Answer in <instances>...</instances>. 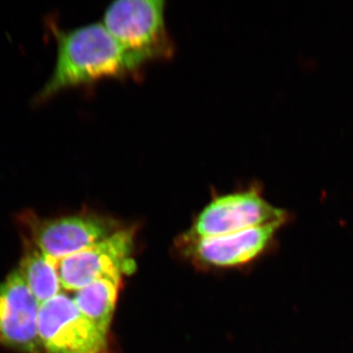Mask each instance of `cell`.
I'll return each mask as SVG.
<instances>
[{"instance_id":"1","label":"cell","mask_w":353,"mask_h":353,"mask_svg":"<svg viewBox=\"0 0 353 353\" xmlns=\"http://www.w3.org/2000/svg\"><path fill=\"white\" fill-rule=\"evenodd\" d=\"M48 26L57 41V60L50 78L32 99L34 105L69 88L137 75L148 64L125 50L101 22L71 30L61 29L54 21H48Z\"/></svg>"},{"instance_id":"2","label":"cell","mask_w":353,"mask_h":353,"mask_svg":"<svg viewBox=\"0 0 353 353\" xmlns=\"http://www.w3.org/2000/svg\"><path fill=\"white\" fill-rule=\"evenodd\" d=\"M101 24L125 50L146 63L173 57L175 46L167 30L163 0H116L104 11Z\"/></svg>"},{"instance_id":"3","label":"cell","mask_w":353,"mask_h":353,"mask_svg":"<svg viewBox=\"0 0 353 353\" xmlns=\"http://www.w3.org/2000/svg\"><path fill=\"white\" fill-rule=\"evenodd\" d=\"M32 240L43 254L54 261L92 248L119 231V223L94 212L43 219L32 213L23 215Z\"/></svg>"},{"instance_id":"4","label":"cell","mask_w":353,"mask_h":353,"mask_svg":"<svg viewBox=\"0 0 353 353\" xmlns=\"http://www.w3.org/2000/svg\"><path fill=\"white\" fill-rule=\"evenodd\" d=\"M287 214L265 201L259 190L216 196L197 216L189 233L192 241L238 233L252 228L284 224Z\"/></svg>"},{"instance_id":"5","label":"cell","mask_w":353,"mask_h":353,"mask_svg":"<svg viewBox=\"0 0 353 353\" xmlns=\"http://www.w3.org/2000/svg\"><path fill=\"white\" fill-rule=\"evenodd\" d=\"M38 329L41 347L50 353H109L108 334L85 317L66 294L41 304Z\"/></svg>"},{"instance_id":"6","label":"cell","mask_w":353,"mask_h":353,"mask_svg":"<svg viewBox=\"0 0 353 353\" xmlns=\"http://www.w3.org/2000/svg\"><path fill=\"white\" fill-rule=\"evenodd\" d=\"M132 246L134 230L121 228L97 245L59 260L57 267L61 287L77 292L106 276L127 272L132 268Z\"/></svg>"},{"instance_id":"7","label":"cell","mask_w":353,"mask_h":353,"mask_svg":"<svg viewBox=\"0 0 353 353\" xmlns=\"http://www.w3.org/2000/svg\"><path fill=\"white\" fill-rule=\"evenodd\" d=\"M39 304L19 272L0 283V343L24 353H41Z\"/></svg>"},{"instance_id":"8","label":"cell","mask_w":353,"mask_h":353,"mask_svg":"<svg viewBox=\"0 0 353 353\" xmlns=\"http://www.w3.org/2000/svg\"><path fill=\"white\" fill-rule=\"evenodd\" d=\"M280 224L252 228L238 233L192 241V252L203 263L236 266L250 261L268 245Z\"/></svg>"},{"instance_id":"9","label":"cell","mask_w":353,"mask_h":353,"mask_svg":"<svg viewBox=\"0 0 353 353\" xmlns=\"http://www.w3.org/2000/svg\"><path fill=\"white\" fill-rule=\"evenodd\" d=\"M122 274H113L77 290L72 297L77 307L102 333L108 334L117 301Z\"/></svg>"},{"instance_id":"10","label":"cell","mask_w":353,"mask_h":353,"mask_svg":"<svg viewBox=\"0 0 353 353\" xmlns=\"http://www.w3.org/2000/svg\"><path fill=\"white\" fill-rule=\"evenodd\" d=\"M17 271L39 304L60 294L62 287L57 261L46 256L41 250H32L26 253Z\"/></svg>"}]
</instances>
